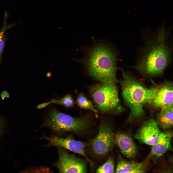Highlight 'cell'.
I'll return each instance as SVG.
<instances>
[{
	"mask_svg": "<svg viewBox=\"0 0 173 173\" xmlns=\"http://www.w3.org/2000/svg\"><path fill=\"white\" fill-rule=\"evenodd\" d=\"M117 53L109 44L98 43L86 50L81 59L90 76L100 82L116 84Z\"/></svg>",
	"mask_w": 173,
	"mask_h": 173,
	"instance_id": "cell-1",
	"label": "cell"
},
{
	"mask_svg": "<svg viewBox=\"0 0 173 173\" xmlns=\"http://www.w3.org/2000/svg\"><path fill=\"white\" fill-rule=\"evenodd\" d=\"M147 46L140 60L133 68L148 77L160 75L168 65L171 55L166 31L163 27Z\"/></svg>",
	"mask_w": 173,
	"mask_h": 173,
	"instance_id": "cell-2",
	"label": "cell"
},
{
	"mask_svg": "<svg viewBox=\"0 0 173 173\" xmlns=\"http://www.w3.org/2000/svg\"><path fill=\"white\" fill-rule=\"evenodd\" d=\"M122 78L119 81L123 98L130 112L127 121L133 122L142 118L143 108L147 103L148 89L129 72L122 70Z\"/></svg>",
	"mask_w": 173,
	"mask_h": 173,
	"instance_id": "cell-3",
	"label": "cell"
},
{
	"mask_svg": "<svg viewBox=\"0 0 173 173\" xmlns=\"http://www.w3.org/2000/svg\"><path fill=\"white\" fill-rule=\"evenodd\" d=\"M91 122V117L88 115L73 117L61 112L54 108L49 110L41 128H49L59 136L71 132L81 136L88 132Z\"/></svg>",
	"mask_w": 173,
	"mask_h": 173,
	"instance_id": "cell-4",
	"label": "cell"
},
{
	"mask_svg": "<svg viewBox=\"0 0 173 173\" xmlns=\"http://www.w3.org/2000/svg\"><path fill=\"white\" fill-rule=\"evenodd\" d=\"M89 90L96 107L101 112L117 115L124 110L120 103L116 84L100 82L91 86Z\"/></svg>",
	"mask_w": 173,
	"mask_h": 173,
	"instance_id": "cell-5",
	"label": "cell"
},
{
	"mask_svg": "<svg viewBox=\"0 0 173 173\" xmlns=\"http://www.w3.org/2000/svg\"><path fill=\"white\" fill-rule=\"evenodd\" d=\"M115 134L111 124L107 120L102 119L97 134L89 142L90 150L92 154L96 156L102 157L108 154L115 144Z\"/></svg>",
	"mask_w": 173,
	"mask_h": 173,
	"instance_id": "cell-6",
	"label": "cell"
},
{
	"mask_svg": "<svg viewBox=\"0 0 173 173\" xmlns=\"http://www.w3.org/2000/svg\"><path fill=\"white\" fill-rule=\"evenodd\" d=\"M58 157L54 164L59 172L85 173L87 172L86 164L82 160L69 153L65 149L57 147Z\"/></svg>",
	"mask_w": 173,
	"mask_h": 173,
	"instance_id": "cell-7",
	"label": "cell"
},
{
	"mask_svg": "<svg viewBox=\"0 0 173 173\" xmlns=\"http://www.w3.org/2000/svg\"><path fill=\"white\" fill-rule=\"evenodd\" d=\"M173 86L172 82L166 81L148 89L147 103L157 108L173 104Z\"/></svg>",
	"mask_w": 173,
	"mask_h": 173,
	"instance_id": "cell-8",
	"label": "cell"
},
{
	"mask_svg": "<svg viewBox=\"0 0 173 173\" xmlns=\"http://www.w3.org/2000/svg\"><path fill=\"white\" fill-rule=\"evenodd\" d=\"M48 141L47 146H55L60 147L83 156L89 162H92L86 155L84 148L86 145L82 142L74 139L72 136L68 135L65 138H61L56 136L47 137L44 136L42 138Z\"/></svg>",
	"mask_w": 173,
	"mask_h": 173,
	"instance_id": "cell-9",
	"label": "cell"
},
{
	"mask_svg": "<svg viewBox=\"0 0 173 173\" xmlns=\"http://www.w3.org/2000/svg\"><path fill=\"white\" fill-rule=\"evenodd\" d=\"M161 132L155 120L150 118L143 123L134 137L141 143L152 146L157 141Z\"/></svg>",
	"mask_w": 173,
	"mask_h": 173,
	"instance_id": "cell-10",
	"label": "cell"
},
{
	"mask_svg": "<svg viewBox=\"0 0 173 173\" xmlns=\"http://www.w3.org/2000/svg\"><path fill=\"white\" fill-rule=\"evenodd\" d=\"M114 139L122 153L128 158H135L137 153L136 146L133 138L129 133L119 131L115 133Z\"/></svg>",
	"mask_w": 173,
	"mask_h": 173,
	"instance_id": "cell-11",
	"label": "cell"
},
{
	"mask_svg": "<svg viewBox=\"0 0 173 173\" xmlns=\"http://www.w3.org/2000/svg\"><path fill=\"white\" fill-rule=\"evenodd\" d=\"M152 157L150 154L143 161L137 162L129 161L119 157L115 170L116 173H145L147 171V165Z\"/></svg>",
	"mask_w": 173,
	"mask_h": 173,
	"instance_id": "cell-12",
	"label": "cell"
},
{
	"mask_svg": "<svg viewBox=\"0 0 173 173\" xmlns=\"http://www.w3.org/2000/svg\"><path fill=\"white\" fill-rule=\"evenodd\" d=\"M173 136V131L171 130L161 132L157 142L152 146L150 153L152 156L158 158L168 151H173L171 141Z\"/></svg>",
	"mask_w": 173,
	"mask_h": 173,
	"instance_id": "cell-13",
	"label": "cell"
},
{
	"mask_svg": "<svg viewBox=\"0 0 173 173\" xmlns=\"http://www.w3.org/2000/svg\"><path fill=\"white\" fill-rule=\"evenodd\" d=\"M155 119L159 127L164 130H168L173 126V104L161 108Z\"/></svg>",
	"mask_w": 173,
	"mask_h": 173,
	"instance_id": "cell-14",
	"label": "cell"
},
{
	"mask_svg": "<svg viewBox=\"0 0 173 173\" xmlns=\"http://www.w3.org/2000/svg\"><path fill=\"white\" fill-rule=\"evenodd\" d=\"M51 103L61 105L66 108H70L74 107L75 102L71 95L68 94L59 100L53 99L48 102L40 104V106L41 108H43Z\"/></svg>",
	"mask_w": 173,
	"mask_h": 173,
	"instance_id": "cell-15",
	"label": "cell"
},
{
	"mask_svg": "<svg viewBox=\"0 0 173 173\" xmlns=\"http://www.w3.org/2000/svg\"><path fill=\"white\" fill-rule=\"evenodd\" d=\"M76 103L81 108L89 110L96 113L98 112L92 102L82 93H80L78 95Z\"/></svg>",
	"mask_w": 173,
	"mask_h": 173,
	"instance_id": "cell-16",
	"label": "cell"
},
{
	"mask_svg": "<svg viewBox=\"0 0 173 173\" xmlns=\"http://www.w3.org/2000/svg\"><path fill=\"white\" fill-rule=\"evenodd\" d=\"M115 171L114 163L113 158L109 157L106 162L97 170V173H113Z\"/></svg>",
	"mask_w": 173,
	"mask_h": 173,
	"instance_id": "cell-17",
	"label": "cell"
},
{
	"mask_svg": "<svg viewBox=\"0 0 173 173\" xmlns=\"http://www.w3.org/2000/svg\"><path fill=\"white\" fill-rule=\"evenodd\" d=\"M4 29L0 32V60L4 45L3 33Z\"/></svg>",
	"mask_w": 173,
	"mask_h": 173,
	"instance_id": "cell-18",
	"label": "cell"
},
{
	"mask_svg": "<svg viewBox=\"0 0 173 173\" xmlns=\"http://www.w3.org/2000/svg\"><path fill=\"white\" fill-rule=\"evenodd\" d=\"M1 97L2 99L4 98L5 97H9V95L8 93L6 91H3L1 93Z\"/></svg>",
	"mask_w": 173,
	"mask_h": 173,
	"instance_id": "cell-19",
	"label": "cell"
},
{
	"mask_svg": "<svg viewBox=\"0 0 173 173\" xmlns=\"http://www.w3.org/2000/svg\"><path fill=\"white\" fill-rule=\"evenodd\" d=\"M3 124V121L2 118L0 117V136L2 132V126Z\"/></svg>",
	"mask_w": 173,
	"mask_h": 173,
	"instance_id": "cell-20",
	"label": "cell"
}]
</instances>
